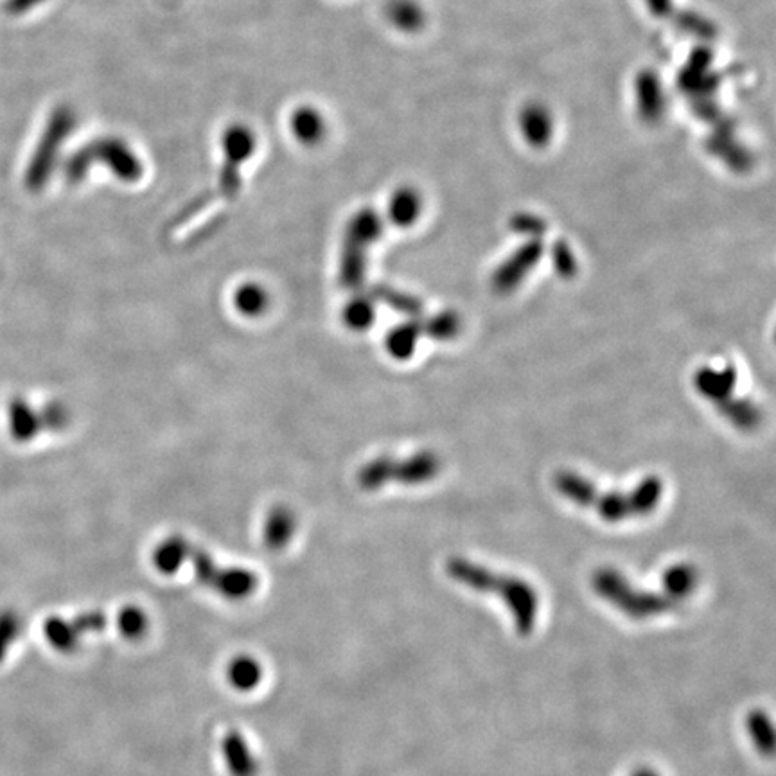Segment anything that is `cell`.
<instances>
[{
	"instance_id": "cell-23",
	"label": "cell",
	"mask_w": 776,
	"mask_h": 776,
	"mask_svg": "<svg viewBox=\"0 0 776 776\" xmlns=\"http://www.w3.org/2000/svg\"><path fill=\"white\" fill-rule=\"evenodd\" d=\"M117 627H119V631H121V635L124 638H128V640H141L142 636L146 635L148 627H150V620H148V615L141 608L128 606V608H124L119 613Z\"/></svg>"
},
{
	"instance_id": "cell-6",
	"label": "cell",
	"mask_w": 776,
	"mask_h": 776,
	"mask_svg": "<svg viewBox=\"0 0 776 776\" xmlns=\"http://www.w3.org/2000/svg\"><path fill=\"white\" fill-rule=\"evenodd\" d=\"M460 327V317L453 311H444L430 318L415 317L403 326L392 329L387 335L385 345L388 353L396 360H408L421 336H432L435 340H451L459 335Z\"/></svg>"
},
{
	"instance_id": "cell-9",
	"label": "cell",
	"mask_w": 776,
	"mask_h": 776,
	"mask_svg": "<svg viewBox=\"0 0 776 776\" xmlns=\"http://www.w3.org/2000/svg\"><path fill=\"white\" fill-rule=\"evenodd\" d=\"M8 428L13 441H33L38 433L42 432L40 414L24 397L15 396L9 399Z\"/></svg>"
},
{
	"instance_id": "cell-17",
	"label": "cell",
	"mask_w": 776,
	"mask_h": 776,
	"mask_svg": "<svg viewBox=\"0 0 776 776\" xmlns=\"http://www.w3.org/2000/svg\"><path fill=\"white\" fill-rule=\"evenodd\" d=\"M746 730L750 735L755 750L764 757H771L775 751V728L771 717L764 710H753L746 717Z\"/></svg>"
},
{
	"instance_id": "cell-27",
	"label": "cell",
	"mask_w": 776,
	"mask_h": 776,
	"mask_svg": "<svg viewBox=\"0 0 776 776\" xmlns=\"http://www.w3.org/2000/svg\"><path fill=\"white\" fill-rule=\"evenodd\" d=\"M76 622V626L80 627L81 635H87V633H97L101 629L106 627V615L101 611H89V613H81L76 618H72Z\"/></svg>"
},
{
	"instance_id": "cell-13",
	"label": "cell",
	"mask_w": 776,
	"mask_h": 776,
	"mask_svg": "<svg viewBox=\"0 0 776 776\" xmlns=\"http://www.w3.org/2000/svg\"><path fill=\"white\" fill-rule=\"evenodd\" d=\"M44 636L54 651L62 654L76 653L83 638L76 622L62 617H49L45 620Z\"/></svg>"
},
{
	"instance_id": "cell-10",
	"label": "cell",
	"mask_w": 776,
	"mask_h": 776,
	"mask_svg": "<svg viewBox=\"0 0 776 776\" xmlns=\"http://www.w3.org/2000/svg\"><path fill=\"white\" fill-rule=\"evenodd\" d=\"M223 759L232 776H257V760L248 748L245 737L236 730L225 733L221 741Z\"/></svg>"
},
{
	"instance_id": "cell-3",
	"label": "cell",
	"mask_w": 776,
	"mask_h": 776,
	"mask_svg": "<svg viewBox=\"0 0 776 776\" xmlns=\"http://www.w3.org/2000/svg\"><path fill=\"white\" fill-rule=\"evenodd\" d=\"M591 586L609 606L638 622L662 617L679 606L678 602L669 599L665 593L642 590L631 584L626 575L620 574L615 568H599L591 577Z\"/></svg>"
},
{
	"instance_id": "cell-12",
	"label": "cell",
	"mask_w": 776,
	"mask_h": 776,
	"mask_svg": "<svg viewBox=\"0 0 776 776\" xmlns=\"http://www.w3.org/2000/svg\"><path fill=\"white\" fill-rule=\"evenodd\" d=\"M699 584V570L692 563H678L665 570L662 577L663 593L681 604L687 600Z\"/></svg>"
},
{
	"instance_id": "cell-5",
	"label": "cell",
	"mask_w": 776,
	"mask_h": 776,
	"mask_svg": "<svg viewBox=\"0 0 776 776\" xmlns=\"http://www.w3.org/2000/svg\"><path fill=\"white\" fill-rule=\"evenodd\" d=\"M187 561L193 563L194 577L205 588L220 593L225 599L241 600L250 597L259 586V579L247 568H221L209 552L191 545Z\"/></svg>"
},
{
	"instance_id": "cell-19",
	"label": "cell",
	"mask_w": 776,
	"mask_h": 776,
	"mask_svg": "<svg viewBox=\"0 0 776 776\" xmlns=\"http://www.w3.org/2000/svg\"><path fill=\"white\" fill-rule=\"evenodd\" d=\"M369 295H371L372 300L383 302L399 313H405L410 318L421 317V313L424 311L423 300L417 299L405 291L388 288V286H376V288H372Z\"/></svg>"
},
{
	"instance_id": "cell-26",
	"label": "cell",
	"mask_w": 776,
	"mask_h": 776,
	"mask_svg": "<svg viewBox=\"0 0 776 776\" xmlns=\"http://www.w3.org/2000/svg\"><path fill=\"white\" fill-rule=\"evenodd\" d=\"M554 265H556L557 274L563 279H574L577 275V259L565 243H559L554 250Z\"/></svg>"
},
{
	"instance_id": "cell-4",
	"label": "cell",
	"mask_w": 776,
	"mask_h": 776,
	"mask_svg": "<svg viewBox=\"0 0 776 776\" xmlns=\"http://www.w3.org/2000/svg\"><path fill=\"white\" fill-rule=\"evenodd\" d=\"M441 471V460L433 451H419L408 459L380 457L365 464L358 473V484L365 491H378L387 482L415 485L430 482Z\"/></svg>"
},
{
	"instance_id": "cell-2",
	"label": "cell",
	"mask_w": 776,
	"mask_h": 776,
	"mask_svg": "<svg viewBox=\"0 0 776 776\" xmlns=\"http://www.w3.org/2000/svg\"><path fill=\"white\" fill-rule=\"evenodd\" d=\"M557 493L581 507H590L609 523L647 516L663 496V480L647 477L629 493H602L599 487L574 471H559L554 477Z\"/></svg>"
},
{
	"instance_id": "cell-15",
	"label": "cell",
	"mask_w": 776,
	"mask_h": 776,
	"mask_svg": "<svg viewBox=\"0 0 776 776\" xmlns=\"http://www.w3.org/2000/svg\"><path fill=\"white\" fill-rule=\"evenodd\" d=\"M714 406L721 412L726 421H730L742 432L755 430L760 424L759 406L753 405L750 399L732 396L715 403Z\"/></svg>"
},
{
	"instance_id": "cell-20",
	"label": "cell",
	"mask_w": 776,
	"mask_h": 776,
	"mask_svg": "<svg viewBox=\"0 0 776 776\" xmlns=\"http://www.w3.org/2000/svg\"><path fill=\"white\" fill-rule=\"evenodd\" d=\"M268 304H270V297H268L265 288L259 284H243V286H239V290L234 295V306L245 317L252 318L263 315Z\"/></svg>"
},
{
	"instance_id": "cell-29",
	"label": "cell",
	"mask_w": 776,
	"mask_h": 776,
	"mask_svg": "<svg viewBox=\"0 0 776 776\" xmlns=\"http://www.w3.org/2000/svg\"><path fill=\"white\" fill-rule=\"evenodd\" d=\"M629 776H662L656 769L653 768H638L633 771Z\"/></svg>"
},
{
	"instance_id": "cell-14",
	"label": "cell",
	"mask_w": 776,
	"mask_h": 776,
	"mask_svg": "<svg viewBox=\"0 0 776 776\" xmlns=\"http://www.w3.org/2000/svg\"><path fill=\"white\" fill-rule=\"evenodd\" d=\"M191 550V543L180 536H171L164 539L159 547L153 552V565L159 570L160 574H177L184 563H187Z\"/></svg>"
},
{
	"instance_id": "cell-7",
	"label": "cell",
	"mask_w": 776,
	"mask_h": 776,
	"mask_svg": "<svg viewBox=\"0 0 776 776\" xmlns=\"http://www.w3.org/2000/svg\"><path fill=\"white\" fill-rule=\"evenodd\" d=\"M541 256H543V247L539 245L538 241L520 248L514 256L509 257L494 272L493 279H491L494 291H498L502 295L512 293L525 281V277L529 275L530 270L538 265Z\"/></svg>"
},
{
	"instance_id": "cell-8",
	"label": "cell",
	"mask_w": 776,
	"mask_h": 776,
	"mask_svg": "<svg viewBox=\"0 0 776 776\" xmlns=\"http://www.w3.org/2000/svg\"><path fill=\"white\" fill-rule=\"evenodd\" d=\"M694 385L701 396L715 405L733 396L737 385V371L733 365H726L724 369L701 367L694 376Z\"/></svg>"
},
{
	"instance_id": "cell-11",
	"label": "cell",
	"mask_w": 776,
	"mask_h": 776,
	"mask_svg": "<svg viewBox=\"0 0 776 776\" xmlns=\"http://www.w3.org/2000/svg\"><path fill=\"white\" fill-rule=\"evenodd\" d=\"M295 527H297V520L290 509L286 507L272 509L266 516L265 532H263L266 548L272 552L284 550L293 539Z\"/></svg>"
},
{
	"instance_id": "cell-16",
	"label": "cell",
	"mask_w": 776,
	"mask_h": 776,
	"mask_svg": "<svg viewBox=\"0 0 776 776\" xmlns=\"http://www.w3.org/2000/svg\"><path fill=\"white\" fill-rule=\"evenodd\" d=\"M227 679L230 685L238 688L239 692H250L261 683L263 679V667L252 656H236L227 667Z\"/></svg>"
},
{
	"instance_id": "cell-28",
	"label": "cell",
	"mask_w": 776,
	"mask_h": 776,
	"mask_svg": "<svg viewBox=\"0 0 776 776\" xmlns=\"http://www.w3.org/2000/svg\"><path fill=\"white\" fill-rule=\"evenodd\" d=\"M42 0H6V9L9 13H22L26 9L35 8Z\"/></svg>"
},
{
	"instance_id": "cell-22",
	"label": "cell",
	"mask_w": 776,
	"mask_h": 776,
	"mask_svg": "<svg viewBox=\"0 0 776 776\" xmlns=\"http://www.w3.org/2000/svg\"><path fill=\"white\" fill-rule=\"evenodd\" d=\"M419 212H421V200L419 196L410 191V189H403L392 198L390 203V218L392 221L399 225V227H408L412 225L417 218H419Z\"/></svg>"
},
{
	"instance_id": "cell-21",
	"label": "cell",
	"mask_w": 776,
	"mask_h": 776,
	"mask_svg": "<svg viewBox=\"0 0 776 776\" xmlns=\"http://www.w3.org/2000/svg\"><path fill=\"white\" fill-rule=\"evenodd\" d=\"M376 320V302L371 295H358L344 308L345 326L353 331H365Z\"/></svg>"
},
{
	"instance_id": "cell-25",
	"label": "cell",
	"mask_w": 776,
	"mask_h": 776,
	"mask_svg": "<svg viewBox=\"0 0 776 776\" xmlns=\"http://www.w3.org/2000/svg\"><path fill=\"white\" fill-rule=\"evenodd\" d=\"M38 414H40V421H42V430L62 432L63 428H67L71 423V412L60 401L47 403Z\"/></svg>"
},
{
	"instance_id": "cell-18",
	"label": "cell",
	"mask_w": 776,
	"mask_h": 776,
	"mask_svg": "<svg viewBox=\"0 0 776 776\" xmlns=\"http://www.w3.org/2000/svg\"><path fill=\"white\" fill-rule=\"evenodd\" d=\"M291 132L302 144H315L326 135L324 117L311 108H300L291 117Z\"/></svg>"
},
{
	"instance_id": "cell-1",
	"label": "cell",
	"mask_w": 776,
	"mask_h": 776,
	"mask_svg": "<svg viewBox=\"0 0 776 776\" xmlns=\"http://www.w3.org/2000/svg\"><path fill=\"white\" fill-rule=\"evenodd\" d=\"M448 577L469 590L491 593L502 600L511 615L512 626L520 636H530L538 624L539 595L530 582L518 575L500 574L466 557H451L446 563Z\"/></svg>"
},
{
	"instance_id": "cell-24",
	"label": "cell",
	"mask_w": 776,
	"mask_h": 776,
	"mask_svg": "<svg viewBox=\"0 0 776 776\" xmlns=\"http://www.w3.org/2000/svg\"><path fill=\"white\" fill-rule=\"evenodd\" d=\"M22 633V618L13 609L0 611V663L6 660L11 645L15 644Z\"/></svg>"
}]
</instances>
